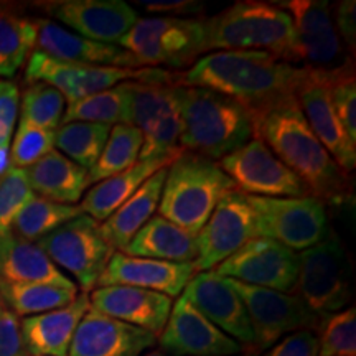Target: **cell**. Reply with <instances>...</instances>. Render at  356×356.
<instances>
[{"mask_svg":"<svg viewBox=\"0 0 356 356\" xmlns=\"http://www.w3.org/2000/svg\"><path fill=\"white\" fill-rule=\"evenodd\" d=\"M307 66H293L266 51H213L180 74V86L204 88L238 101L257 124L270 111L297 102Z\"/></svg>","mask_w":356,"mask_h":356,"instance_id":"1","label":"cell"},{"mask_svg":"<svg viewBox=\"0 0 356 356\" xmlns=\"http://www.w3.org/2000/svg\"><path fill=\"white\" fill-rule=\"evenodd\" d=\"M256 137L304 181L310 197L323 204H338L350 197V175L338 167L317 139L299 102H291L266 114L257 124Z\"/></svg>","mask_w":356,"mask_h":356,"instance_id":"2","label":"cell"},{"mask_svg":"<svg viewBox=\"0 0 356 356\" xmlns=\"http://www.w3.org/2000/svg\"><path fill=\"white\" fill-rule=\"evenodd\" d=\"M203 22V51H266L299 63L291 15L275 3L241 0Z\"/></svg>","mask_w":356,"mask_h":356,"instance_id":"3","label":"cell"},{"mask_svg":"<svg viewBox=\"0 0 356 356\" xmlns=\"http://www.w3.org/2000/svg\"><path fill=\"white\" fill-rule=\"evenodd\" d=\"M180 147L207 159H222L256 137V124L244 106L204 88L180 86Z\"/></svg>","mask_w":356,"mask_h":356,"instance_id":"4","label":"cell"},{"mask_svg":"<svg viewBox=\"0 0 356 356\" xmlns=\"http://www.w3.org/2000/svg\"><path fill=\"white\" fill-rule=\"evenodd\" d=\"M234 190L215 160L184 150L167 168L159 216L197 236L218 203Z\"/></svg>","mask_w":356,"mask_h":356,"instance_id":"5","label":"cell"},{"mask_svg":"<svg viewBox=\"0 0 356 356\" xmlns=\"http://www.w3.org/2000/svg\"><path fill=\"white\" fill-rule=\"evenodd\" d=\"M180 74L163 68H111V66H91L66 63L55 60L44 53L33 50L26 60V83H44L63 95L66 102H74L83 97L96 95L104 89L114 88L127 81H150L178 84ZM180 86V84H178Z\"/></svg>","mask_w":356,"mask_h":356,"instance_id":"6","label":"cell"},{"mask_svg":"<svg viewBox=\"0 0 356 356\" xmlns=\"http://www.w3.org/2000/svg\"><path fill=\"white\" fill-rule=\"evenodd\" d=\"M203 22L184 17H147L118 42L142 68H181L203 55Z\"/></svg>","mask_w":356,"mask_h":356,"instance_id":"7","label":"cell"},{"mask_svg":"<svg viewBox=\"0 0 356 356\" xmlns=\"http://www.w3.org/2000/svg\"><path fill=\"white\" fill-rule=\"evenodd\" d=\"M132 97V126L142 134L139 160L181 154V96L178 84L127 81Z\"/></svg>","mask_w":356,"mask_h":356,"instance_id":"8","label":"cell"},{"mask_svg":"<svg viewBox=\"0 0 356 356\" xmlns=\"http://www.w3.org/2000/svg\"><path fill=\"white\" fill-rule=\"evenodd\" d=\"M299 299L320 318L337 314L351 300L348 259L338 236L327 238L299 254Z\"/></svg>","mask_w":356,"mask_h":356,"instance_id":"9","label":"cell"},{"mask_svg":"<svg viewBox=\"0 0 356 356\" xmlns=\"http://www.w3.org/2000/svg\"><path fill=\"white\" fill-rule=\"evenodd\" d=\"M37 244L58 269L61 267L73 275L86 293L95 291L115 252L102 238L99 222L84 213L44 236Z\"/></svg>","mask_w":356,"mask_h":356,"instance_id":"10","label":"cell"},{"mask_svg":"<svg viewBox=\"0 0 356 356\" xmlns=\"http://www.w3.org/2000/svg\"><path fill=\"white\" fill-rule=\"evenodd\" d=\"M246 197L256 213L259 238L273 239L292 251H305L330 233L325 204L315 197Z\"/></svg>","mask_w":356,"mask_h":356,"instance_id":"11","label":"cell"},{"mask_svg":"<svg viewBox=\"0 0 356 356\" xmlns=\"http://www.w3.org/2000/svg\"><path fill=\"white\" fill-rule=\"evenodd\" d=\"M226 280L229 287L241 297L248 310L249 323L254 335L252 350L269 348L287 333L317 330L320 317L299 297L264 287L248 286L239 280Z\"/></svg>","mask_w":356,"mask_h":356,"instance_id":"12","label":"cell"},{"mask_svg":"<svg viewBox=\"0 0 356 356\" xmlns=\"http://www.w3.org/2000/svg\"><path fill=\"white\" fill-rule=\"evenodd\" d=\"M241 193L262 198H304L309 188L273 150L254 137L218 163Z\"/></svg>","mask_w":356,"mask_h":356,"instance_id":"13","label":"cell"},{"mask_svg":"<svg viewBox=\"0 0 356 356\" xmlns=\"http://www.w3.org/2000/svg\"><path fill=\"white\" fill-rule=\"evenodd\" d=\"M259 238L257 218L239 190L231 191L218 203L207 225L197 234L198 257L191 262L195 274L216 269L251 239Z\"/></svg>","mask_w":356,"mask_h":356,"instance_id":"14","label":"cell"},{"mask_svg":"<svg viewBox=\"0 0 356 356\" xmlns=\"http://www.w3.org/2000/svg\"><path fill=\"white\" fill-rule=\"evenodd\" d=\"M215 273L248 286L291 292L299 275V254L267 238L251 239L222 261Z\"/></svg>","mask_w":356,"mask_h":356,"instance_id":"15","label":"cell"},{"mask_svg":"<svg viewBox=\"0 0 356 356\" xmlns=\"http://www.w3.org/2000/svg\"><path fill=\"white\" fill-rule=\"evenodd\" d=\"M297 102L317 139L338 167L350 175L356 167V142L350 139L333 108L328 70L307 68L297 91Z\"/></svg>","mask_w":356,"mask_h":356,"instance_id":"16","label":"cell"},{"mask_svg":"<svg viewBox=\"0 0 356 356\" xmlns=\"http://www.w3.org/2000/svg\"><path fill=\"white\" fill-rule=\"evenodd\" d=\"M159 338L160 348L168 356H233L243 350L238 341L200 314L184 293L172 305Z\"/></svg>","mask_w":356,"mask_h":356,"instance_id":"17","label":"cell"},{"mask_svg":"<svg viewBox=\"0 0 356 356\" xmlns=\"http://www.w3.org/2000/svg\"><path fill=\"white\" fill-rule=\"evenodd\" d=\"M43 8L79 37L109 44L118 43L139 20L136 8L122 0H61L43 3Z\"/></svg>","mask_w":356,"mask_h":356,"instance_id":"18","label":"cell"},{"mask_svg":"<svg viewBox=\"0 0 356 356\" xmlns=\"http://www.w3.org/2000/svg\"><path fill=\"white\" fill-rule=\"evenodd\" d=\"M275 6L282 7L291 15L299 60L307 63V68H335L337 58L341 55V44L333 24L330 3L322 0H291Z\"/></svg>","mask_w":356,"mask_h":356,"instance_id":"19","label":"cell"},{"mask_svg":"<svg viewBox=\"0 0 356 356\" xmlns=\"http://www.w3.org/2000/svg\"><path fill=\"white\" fill-rule=\"evenodd\" d=\"M184 296L200 314L204 315L215 327L220 328L239 345L252 348L251 323L241 297L229 287L228 280L215 270L195 274L186 284Z\"/></svg>","mask_w":356,"mask_h":356,"instance_id":"20","label":"cell"},{"mask_svg":"<svg viewBox=\"0 0 356 356\" xmlns=\"http://www.w3.org/2000/svg\"><path fill=\"white\" fill-rule=\"evenodd\" d=\"M155 343L157 337L152 333L89 307L74 332L68 356H142Z\"/></svg>","mask_w":356,"mask_h":356,"instance_id":"21","label":"cell"},{"mask_svg":"<svg viewBox=\"0 0 356 356\" xmlns=\"http://www.w3.org/2000/svg\"><path fill=\"white\" fill-rule=\"evenodd\" d=\"M195 275L191 262H167L147 257H132L115 251L101 274L97 286H127L180 297Z\"/></svg>","mask_w":356,"mask_h":356,"instance_id":"22","label":"cell"},{"mask_svg":"<svg viewBox=\"0 0 356 356\" xmlns=\"http://www.w3.org/2000/svg\"><path fill=\"white\" fill-rule=\"evenodd\" d=\"M37 42L35 48L55 60L66 63L91 66H111V68H142L131 53L118 44L99 43L79 37L53 20H37Z\"/></svg>","mask_w":356,"mask_h":356,"instance_id":"23","label":"cell"},{"mask_svg":"<svg viewBox=\"0 0 356 356\" xmlns=\"http://www.w3.org/2000/svg\"><path fill=\"white\" fill-rule=\"evenodd\" d=\"M92 309L111 318L160 337L170 315L173 302L163 293L145 289L111 286L97 287L89 296Z\"/></svg>","mask_w":356,"mask_h":356,"instance_id":"24","label":"cell"},{"mask_svg":"<svg viewBox=\"0 0 356 356\" xmlns=\"http://www.w3.org/2000/svg\"><path fill=\"white\" fill-rule=\"evenodd\" d=\"M89 307V296L81 292L63 309L22 320V338L29 356H68L74 332Z\"/></svg>","mask_w":356,"mask_h":356,"instance_id":"25","label":"cell"},{"mask_svg":"<svg viewBox=\"0 0 356 356\" xmlns=\"http://www.w3.org/2000/svg\"><path fill=\"white\" fill-rule=\"evenodd\" d=\"M0 282L74 287L73 280L53 264L37 243L26 241L13 231L0 238Z\"/></svg>","mask_w":356,"mask_h":356,"instance_id":"26","label":"cell"},{"mask_svg":"<svg viewBox=\"0 0 356 356\" xmlns=\"http://www.w3.org/2000/svg\"><path fill=\"white\" fill-rule=\"evenodd\" d=\"M180 154L167 157L139 160L136 165L127 168L118 175L97 181L91 190L86 191L81 200V211L91 216L97 222L106 221L115 210L122 207L129 198L149 180L154 173L172 165V162Z\"/></svg>","mask_w":356,"mask_h":356,"instance_id":"27","label":"cell"},{"mask_svg":"<svg viewBox=\"0 0 356 356\" xmlns=\"http://www.w3.org/2000/svg\"><path fill=\"white\" fill-rule=\"evenodd\" d=\"M35 195L61 204H76L91 185L89 172L53 149L32 167L25 168Z\"/></svg>","mask_w":356,"mask_h":356,"instance_id":"28","label":"cell"},{"mask_svg":"<svg viewBox=\"0 0 356 356\" xmlns=\"http://www.w3.org/2000/svg\"><path fill=\"white\" fill-rule=\"evenodd\" d=\"M167 168L154 173L119 210L99 225L102 238L114 251L122 252L142 226L154 216L162 197Z\"/></svg>","mask_w":356,"mask_h":356,"instance_id":"29","label":"cell"},{"mask_svg":"<svg viewBox=\"0 0 356 356\" xmlns=\"http://www.w3.org/2000/svg\"><path fill=\"white\" fill-rule=\"evenodd\" d=\"M122 252L167 262H193L198 257V239L165 218L152 216Z\"/></svg>","mask_w":356,"mask_h":356,"instance_id":"30","label":"cell"},{"mask_svg":"<svg viewBox=\"0 0 356 356\" xmlns=\"http://www.w3.org/2000/svg\"><path fill=\"white\" fill-rule=\"evenodd\" d=\"M68 122L132 124V97L127 83L68 102L61 124Z\"/></svg>","mask_w":356,"mask_h":356,"instance_id":"31","label":"cell"},{"mask_svg":"<svg viewBox=\"0 0 356 356\" xmlns=\"http://www.w3.org/2000/svg\"><path fill=\"white\" fill-rule=\"evenodd\" d=\"M0 296L3 304H7L8 310H12L17 317H32L70 305L78 297V287L0 282Z\"/></svg>","mask_w":356,"mask_h":356,"instance_id":"32","label":"cell"},{"mask_svg":"<svg viewBox=\"0 0 356 356\" xmlns=\"http://www.w3.org/2000/svg\"><path fill=\"white\" fill-rule=\"evenodd\" d=\"M37 42V24L0 7V78H12L29 56Z\"/></svg>","mask_w":356,"mask_h":356,"instance_id":"33","label":"cell"},{"mask_svg":"<svg viewBox=\"0 0 356 356\" xmlns=\"http://www.w3.org/2000/svg\"><path fill=\"white\" fill-rule=\"evenodd\" d=\"M111 127L108 124L92 122L61 124L55 131V147L58 152L89 172L101 157Z\"/></svg>","mask_w":356,"mask_h":356,"instance_id":"34","label":"cell"},{"mask_svg":"<svg viewBox=\"0 0 356 356\" xmlns=\"http://www.w3.org/2000/svg\"><path fill=\"white\" fill-rule=\"evenodd\" d=\"M142 142L144 139L140 131L132 124H118L111 127L101 157L89 170V181L97 184L136 165L139 162Z\"/></svg>","mask_w":356,"mask_h":356,"instance_id":"35","label":"cell"},{"mask_svg":"<svg viewBox=\"0 0 356 356\" xmlns=\"http://www.w3.org/2000/svg\"><path fill=\"white\" fill-rule=\"evenodd\" d=\"M79 215H83L79 204H61L35 197L19 213L12 231L26 241L37 243Z\"/></svg>","mask_w":356,"mask_h":356,"instance_id":"36","label":"cell"},{"mask_svg":"<svg viewBox=\"0 0 356 356\" xmlns=\"http://www.w3.org/2000/svg\"><path fill=\"white\" fill-rule=\"evenodd\" d=\"M66 99L58 89L44 83H32L22 92L20 121L55 132L63 122Z\"/></svg>","mask_w":356,"mask_h":356,"instance_id":"37","label":"cell"},{"mask_svg":"<svg viewBox=\"0 0 356 356\" xmlns=\"http://www.w3.org/2000/svg\"><path fill=\"white\" fill-rule=\"evenodd\" d=\"M318 356H356L355 307L320 318Z\"/></svg>","mask_w":356,"mask_h":356,"instance_id":"38","label":"cell"},{"mask_svg":"<svg viewBox=\"0 0 356 356\" xmlns=\"http://www.w3.org/2000/svg\"><path fill=\"white\" fill-rule=\"evenodd\" d=\"M333 108L350 139L356 142V76L353 61L328 70Z\"/></svg>","mask_w":356,"mask_h":356,"instance_id":"39","label":"cell"},{"mask_svg":"<svg viewBox=\"0 0 356 356\" xmlns=\"http://www.w3.org/2000/svg\"><path fill=\"white\" fill-rule=\"evenodd\" d=\"M53 149H55V132L20 121L12 139L10 167L25 170L50 154Z\"/></svg>","mask_w":356,"mask_h":356,"instance_id":"40","label":"cell"},{"mask_svg":"<svg viewBox=\"0 0 356 356\" xmlns=\"http://www.w3.org/2000/svg\"><path fill=\"white\" fill-rule=\"evenodd\" d=\"M37 195L30 188L26 173L22 168H8L0 178V238L12 233L13 222L25 204Z\"/></svg>","mask_w":356,"mask_h":356,"instance_id":"41","label":"cell"},{"mask_svg":"<svg viewBox=\"0 0 356 356\" xmlns=\"http://www.w3.org/2000/svg\"><path fill=\"white\" fill-rule=\"evenodd\" d=\"M19 111V86L10 79H0V147H10Z\"/></svg>","mask_w":356,"mask_h":356,"instance_id":"42","label":"cell"},{"mask_svg":"<svg viewBox=\"0 0 356 356\" xmlns=\"http://www.w3.org/2000/svg\"><path fill=\"white\" fill-rule=\"evenodd\" d=\"M0 356H29L20 330V320L3 307L0 310Z\"/></svg>","mask_w":356,"mask_h":356,"instance_id":"43","label":"cell"},{"mask_svg":"<svg viewBox=\"0 0 356 356\" xmlns=\"http://www.w3.org/2000/svg\"><path fill=\"white\" fill-rule=\"evenodd\" d=\"M267 356H318L317 335L310 330L293 332L280 340Z\"/></svg>","mask_w":356,"mask_h":356,"instance_id":"44","label":"cell"},{"mask_svg":"<svg viewBox=\"0 0 356 356\" xmlns=\"http://www.w3.org/2000/svg\"><path fill=\"white\" fill-rule=\"evenodd\" d=\"M356 3L355 0H343L338 2L333 13H335L337 22V33L338 37L343 38L346 47L350 48L351 53L355 55L356 51Z\"/></svg>","mask_w":356,"mask_h":356,"instance_id":"45","label":"cell"},{"mask_svg":"<svg viewBox=\"0 0 356 356\" xmlns=\"http://www.w3.org/2000/svg\"><path fill=\"white\" fill-rule=\"evenodd\" d=\"M137 6L152 13H172L170 17L195 15L203 12L204 8L202 2H193V0H140Z\"/></svg>","mask_w":356,"mask_h":356,"instance_id":"46","label":"cell"},{"mask_svg":"<svg viewBox=\"0 0 356 356\" xmlns=\"http://www.w3.org/2000/svg\"><path fill=\"white\" fill-rule=\"evenodd\" d=\"M10 168V147H0V178Z\"/></svg>","mask_w":356,"mask_h":356,"instance_id":"47","label":"cell"},{"mask_svg":"<svg viewBox=\"0 0 356 356\" xmlns=\"http://www.w3.org/2000/svg\"><path fill=\"white\" fill-rule=\"evenodd\" d=\"M144 356H168V355L163 353L162 350H155V351H149V353H145Z\"/></svg>","mask_w":356,"mask_h":356,"instance_id":"48","label":"cell"},{"mask_svg":"<svg viewBox=\"0 0 356 356\" xmlns=\"http://www.w3.org/2000/svg\"><path fill=\"white\" fill-rule=\"evenodd\" d=\"M3 307H6V304H3V300H2V296H0V310H2Z\"/></svg>","mask_w":356,"mask_h":356,"instance_id":"49","label":"cell"},{"mask_svg":"<svg viewBox=\"0 0 356 356\" xmlns=\"http://www.w3.org/2000/svg\"><path fill=\"white\" fill-rule=\"evenodd\" d=\"M244 356H256V355H244Z\"/></svg>","mask_w":356,"mask_h":356,"instance_id":"50","label":"cell"}]
</instances>
